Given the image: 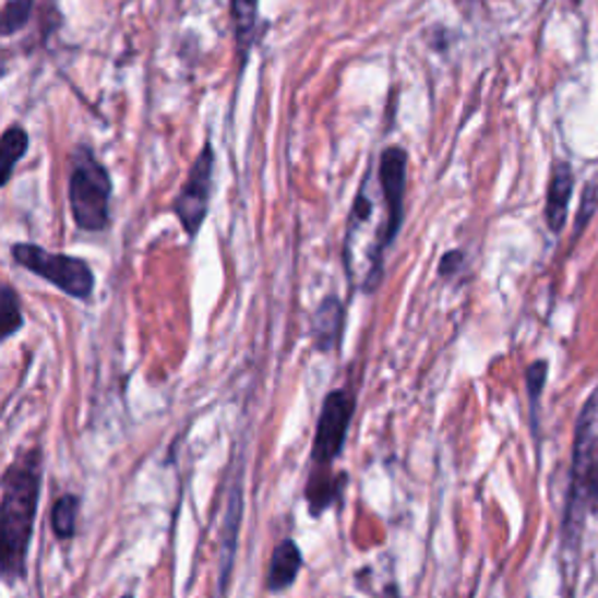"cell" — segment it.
<instances>
[{
	"label": "cell",
	"instance_id": "1",
	"mask_svg": "<svg viewBox=\"0 0 598 598\" xmlns=\"http://www.w3.org/2000/svg\"><path fill=\"white\" fill-rule=\"evenodd\" d=\"M407 164L405 147H386L376 171L372 166L356 192L344 237V267L354 290L374 292L384 276L386 251L405 220Z\"/></svg>",
	"mask_w": 598,
	"mask_h": 598
},
{
	"label": "cell",
	"instance_id": "2",
	"mask_svg": "<svg viewBox=\"0 0 598 598\" xmlns=\"http://www.w3.org/2000/svg\"><path fill=\"white\" fill-rule=\"evenodd\" d=\"M43 485V448L16 454L3 473L0 498V566L8 583L26 575V557Z\"/></svg>",
	"mask_w": 598,
	"mask_h": 598
},
{
	"label": "cell",
	"instance_id": "3",
	"mask_svg": "<svg viewBox=\"0 0 598 598\" xmlns=\"http://www.w3.org/2000/svg\"><path fill=\"white\" fill-rule=\"evenodd\" d=\"M110 196L108 169L87 143H80L71 153L69 174V202L77 229L106 231L110 227Z\"/></svg>",
	"mask_w": 598,
	"mask_h": 598
},
{
	"label": "cell",
	"instance_id": "4",
	"mask_svg": "<svg viewBox=\"0 0 598 598\" xmlns=\"http://www.w3.org/2000/svg\"><path fill=\"white\" fill-rule=\"evenodd\" d=\"M10 253L16 264H22L24 270L40 276L47 284H52L63 295L75 299H89L94 295L96 278L85 260L63 253H49L38 243H14Z\"/></svg>",
	"mask_w": 598,
	"mask_h": 598
},
{
	"label": "cell",
	"instance_id": "5",
	"mask_svg": "<svg viewBox=\"0 0 598 598\" xmlns=\"http://www.w3.org/2000/svg\"><path fill=\"white\" fill-rule=\"evenodd\" d=\"M585 514L598 517V435L591 428L579 423L573 468H571V493H569V517H566V536L577 542L579 526H583Z\"/></svg>",
	"mask_w": 598,
	"mask_h": 598
},
{
	"label": "cell",
	"instance_id": "6",
	"mask_svg": "<svg viewBox=\"0 0 598 598\" xmlns=\"http://www.w3.org/2000/svg\"><path fill=\"white\" fill-rule=\"evenodd\" d=\"M356 411V397L351 391H330L323 400L319 421H315V435L311 444L313 475H325L332 463L342 456L348 428H351Z\"/></svg>",
	"mask_w": 598,
	"mask_h": 598
},
{
	"label": "cell",
	"instance_id": "7",
	"mask_svg": "<svg viewBox=\"0 0 598 598\" xmlns=\"http://www.w3.org/2000/svg\"><path fill=\"white\" fill-rule=\"evenodd\" d=\"M213 169H215V150L206 141L204 147L199 150V155L188 171V178L186 182H182V188L171 204V211L178 218L180 227L186 229L190 241L196 239L199 229H202L206 220L211 190H213Z\"/></svg>",
	"mask_w": 598,
	"mask_h": 598
},
{
	"label": "cell",
	"instance_id": "8",
	"mask_svg": "<svg viewBox=\"0 0 598 598\" xmlns=\"http://www.w3.org/2000/svg\"><path fill=\"white\" fill-rule=\"evenodd\" d=\"M573 194V169L569 162H557L552 166L550 186H547V204H545V220L554 235L566 227L569 220V204Z\"/></svg>",
	"mask_w": 598,
	"mask_h": 598
},
{
	"label": "cell",
	"instance_id": "9",
	"mask_svg": "<svg viewBox=\"0 0 598 598\" xmlns=\"http://www.w3.org/2000/svg\"><path fill=\"white\" fill-rule=\"evenodd\" d=\"M344 319H346V309L342 304V299L337 295L323 297V302L319 304L313 315V342L319 351L330 354L339 346Z\"/></svg>",
	"mask_w": 598,
	"mask_h": 598
},
{
	"label": "cell",
	"instance_id": "10",
	"mask_svg": "<svg viewBox=\"0 0 598 598\" xmlns=\"http://www.w3.org/2000/svg\"><path fill=\"white\" fill-rule=\"evenodd\" d=\"M302 571V552L295 540H284L276 545V550L270 561L267 571V589L270 591H284L295 585L297 573Z\"/></svg>",
	"mask_w": 598,
	"mask_h": 598
},
{
	"label": "cell",
	"instance_id": "11",
	"mask_svg": "<svg viewBox=\"0 0 598 598\" xmlns=\"http://www.w3.org/2000/svg\"><path fill=\"white\" fill-rule=\"evenodd\" d=\"M241 489L235 487L229 493V505L225 514V528H223V573H220V585L225 587L229 573H231V563H235V550H237V540H239V524H241Z\"/></svg>",
	"mask_w": 598,
	"mask_h": 598
},
{
	"label": "cell",
	"instance_id": "12",
	"mask_svg": "<svg viewBox=\"0 0 598 598\" xmlns=\"http://www.w3.org/2000/svg\"><path fill=\"white\" fill-rule=\"evenodd\" d=\"M258 3L260 0H231V22H235V36L239 52L246 57L255 38L258 26Z\"/></svg>",
	"mask_w": 598,
	"mask_h": 598
},
{
	"label": "cell",
	"instance_id": "13",
	"mask_svg": "<svg viewBox=\"0 0 598 598\" xmlns=\"http://www.w3.org/2000/svg\"><path fill=\"white\" fill-rule=\"evenodd\" d=\"M0 141H3V145H0V153H3V186H8L14 166L28 153V131L22 124H12L3 131Z\"/></svg>",
	"mask_w": 598,
	"mask_h": 598
},
{
	"label": "cell",
	"instance_id": "14",
	"mask_svg": "<svg viewBox=\"0 0 598 598\" xmlns=\"http://www.w3.org/2000/svg\"><path fill=\"white\" fill-rule=\"evenodd\" d=\"M77 512H80V501H77V495H73V493H65V495H61L55 501L52 517H49V522H52L55 536L61 542L75 538V534H77Z\"/></svg>",
	"mask_w": 598,
	"mask_h": 598
},
{
	"label": "cell",
	"instance_id": "15",
	"mask_svg": "<svg viewBox=\"0 0 598 598\" xmlns=\"http://www.w3.org/2000/svg\"><path fill=\"white\" fill-rule=\"evenodd\" d=\"M0 327H3V339H10L24 327V313H22V302L16 297L12 286H3L0 290Z\"/></svg>",
	"mask_w": 598,
	"mask_h": 598
},
{
	"label": "cell",
	"instance_id": "16",
	"mask_svg": "<svg viewBox=\"0 0 598 598\" xmlns=\"http://www.w3.org/2000/svg\"><path fill=\"white\" fill-rule=\"evenodd\" d=\"M33 3L36 0H10L3 12V33L5 36H12L20 28H24V24L28 22Z\"/></svg>",
	"mask_w": 598,
	"mask_h": 598
},
{
	"label": "cell",
	"instance_id": "17",
	"mask_svg": "<svg viewBox=\"0 0 598 598\" xmlns=\"http://www.w3.org/2000/svg\"><path fill=\"white\" fill-rule=\"evenodd\" d=\"M545 381H547V362L545 360H538L530 364V368L526 370V386H528V397H530V405L538 407V400H540V393L545 388Z\"/></svg>",
	"mask_w": 598,
	"mask_h": 598
},
{
	"label": "cell",
	"instance_id": "18",
	"mask_svg": "<svg viewBox=\"0 0 598 598\" xmlns=\"http://www.w3.org/2000/svg\"><path fill=\"white\" fill-rule=\"evenodd\" d=\"M463 264H465V255L461 251H448L442 255L440 260V276L442 278H452L456 276L461 270H463Z\"/></svg>",
	"mask_w": 598,
	"mask_h": 598
},
{
	"label": "cell",
	"instance_id": "19",
	"mask_svg": "<svg viewBox=\"0 0 598 598\" xmlns=\"http://www.w3.org/2000/svg\"><path fill=\"white\" fill-rule=\"evenodd\" d=\"M122 598H134V596H122Z\"/></svg>",
	"mask_w": 598,
	"mask_h": 598
}]
</instances>
